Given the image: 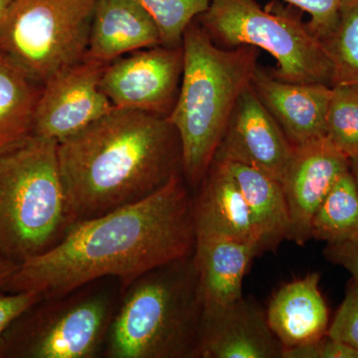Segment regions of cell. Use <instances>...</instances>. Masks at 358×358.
I'll return each instance as SVG.
<instances>
[{
	"instance_id": "cell-21",
	"label": "cell",
	"mask_w": 358,
	"mask_h": 358,
	"mask_svg": "<svg viewBox=\"0 0 358 358\" xmlns=\"http://www.w3.org/2000/svg\"><path fill=\"white\" fill-rule=\"evenodd\" d=\"M310 236L327 245L358 237V190L350 171L334 183L315 212Z\"/></svg>"
},
{
	"instance_id": "cell-18",
	"label": "cell",
	"mask_w": 358,
	"mask_h": 358,
	"mask_svg": "<svg viewBox=\"0 0 358 358\" xmlns=\"http://www.w3.org/2000/svg\"><path fill=\"white\" fill-rule=\"evenodd\" d=\"M257 256L258 250L251 244L212 235L196 236L192 257L203 310L227 305L243 296L244 277Z\"/></svg>"
},
{
	"instance_id": "cell-14",
	"label": "cell",
	"mask_w": 358,
	"mask_h": 358,
	"mask_svg": "<svg viewBox=\"0 0 358 358\" xmlns=\"http://www.w3.org/2000/svg\"><path fill=\"white\" fill-rule=\"evenodd\" d=\"M251 86L293 147L326 136L333 87L282 81L260 67L254 74Z\"/></svg>"
},
{
	"instance_id": "cell-8",
	"label": "cell",
	"mask_w": 358,
	"mask_h": 358,
	"mask_svg": "<svg viewBox=\"0 0 358 358\" xmlns=\"http://www.w3.org/2000/svg\"><path fill=\"white\" fill-rule=\"evenodd\" d=\"M98 0H13L0 28V52L36 83L81 62Z\"/></svg>"
},
{
	"instance_id": "cell-28",
	"label": "cell",
	"mask_w": 358,
	"mask_h": 358,
	"mask_svg": "<svg viewBox=\"0 0 358 358\" xmlns=\"http://www.w3.org/2000/svg\"><path fill=\"white\" fill-rule=\"evenodd\" d=\"M282 358H358V350L326 334L305 345L285 350Z\"/></svg>"
},
{
	"instance_id": "cell-10",
	"label": "cell",
	"mask_w": 358,
	"mask_h": 358,
	"mask_svg": "<svg viewBox=\"0 0 358 358\" xmlns=\"http://www.w3.org/2000/svg\"><path fill=\"white\" fill-rule=\"evenodd\" d=\"M105 63L86 57L42 86L32 134L59 141L78 133L115 109L103 93Z\"/></svg>"
},
{
	"instance_id": "cell-22",
	"label": "cell",
	"mask_w": 358,
	"mask_h": 358,
	"mask_svg": "<svg viewBox=\"0 0 358 358\" xmlns=\"http://www.w3.org/2000/svg\"><path fill=\"white\" fill-rule=\"evenodd\" d=\"M322 43L333 63L334 86L358 85V0H345Z\"/></svg>"
},
{
	"instance_id": "cell-31",
	"label": "cell",
	"mask_w": 358,
	"mask_h": 358,
	"mask_svg": "<svg viewBox=\"0 0 358 358\" xmlns=\"http://www.w3.org/2000/svg\"><path fill=\"white\" fill-rule=\"evenodd\" d=\"M13 1V0H0V28L3 24V21L6 20L9 7H10Z\"/></svg>"
},
{
	"instance_id": "cell-30",
	"label": "cell",
	"mask_w": 358,
	"mask_h": 358,
	"mask_svg": "<svg viewBox=\"0 0 358 358\" xmlns=\"http://www.w3.org/2000/svg\"><path fill=\"white\" fill-rule=\"evenodd\" d=\"M18 267L20 264L0 255V289L6 286Z\"/></svg>"
},
{
	"instance_id": "cell-15",
	"label": "cell",
	"mask_w": 358,
	"mask_h": 358,
	"mask_svg": "<svg viewBox=\"0 0 358 358\" xmlns=\"http://www.w3.org/2000/svg\"><path fill=\"white\" fill-rule=\"evenodd\" d=\"M193 196L196 236L212 235L255 246L258 242L241 189L223 164L212 162Z\"/></svg>"
},
{
	"instance_id": "cell-17",
	"label": "cell",
	"mask_w": 358,
	"mask_h": 358,
	"mask_svg": "<svg viewBox=\"0 0 358 358\" xmlns=\"http://www.w3.org/2000/svg\"><path fill=\"white\" fill-rule=\"evenodd\" d=\"M320 275L287 282L268 303V326L285 350L322 338L329 327V308L320 289Z\"/></svg>"
},
{
	"instance_id": "cell-11",
	"label": "cell",
	"mask_w": 358,
	"mask_h": 358,
	"mask_svg": "<svg viewBox=\"0 0 358 358\" xmlns=\"http://www.w3.org/2000/svg\"><path fill=\"white\" fill-rule=\"evenodd\" d=\"M293 150L250 85L238 99L214 160L254 167L282 183Z\"/></svg>"
},
{
	"instance_id": "cell-19",
	"label": "cell",
	"mask_w": 358,
	"mask_h": 358,
	"mask_svg": "<svg viewBox=\"0 0 358 358\" xmlns=\"http://www.w3.org/2000/svg\"><path fill=\"white\" fill-rule=\"evenodd\" d=\"M218 162L229 171L243 193L255 229L259 255L277 251L282 242L288 240L289 232V209L282 183L254 167Z\"/></svg>"
},
{
	"instance_id": "cell-5",
	"label": "cell",
	"mask_w": 358,
	"mask_h": 358,
	"mask_svg": "<svg viewBox=\"0 0 358 358\" xmlns=\"http://www.w3.org/2000/svg\"><path fill=\"white\" fill-rule=\"evenodd\" d=\"M76 223L57 141L31 134L0 150V255L20 265L54 248Z\"/></svg>"
},
{
	"instance_id": "cell-32",
	"label": "cell",
	"mask_w": 358,
	"mask_h": 358,
	"mask_svg": "<svg viewBox=\"0 0 358 358\" xmlns=\"http://www.w3.org/2000/svg\"><path fill=\"white\" fill-rule=\"evenodd\" d=\"M350 171L358 190V157L350 160Z\"/></svg>"
},
{
	"instance_id": "cell-26",
	"label": "cell",
	"mask_w": 358,
	"mask_h": 358,
	"mask_svg": "<svg viewBox=\"0 0 358 358\" xmlns=\"http://www.w3.org/2000/svg\"><path fill=\"white\" fill-rule=\"evenodd\" d=\"M292 6L298 7L310 15L308 23L310 30L320 40H324L333 31L339 11L345 0H284Z\"/></svg>"
},
{
	"instance_id": "cell-7",
	"label": "cell",
	"mask_w": 358,
	"mask_h": 358,
	"mask_svg": "<svg viewBox=\"0 0 358 358\" xmlns=\"http://www.w3.org/2000/svg\"><path fill=\"white\" fill-rule=\"evenodd\" d=\"M219 46H251L277 62L273 76L292 83L334 87V68L322 40L296 16L264 9L256 0H211L196 20Z\"/></svg>"
},
{
	"instance_id": "cell-2",
	"label": "cell",
	"mask_w": 358,
	"mask_h": 358,
	"mask_svg": "<svg viewBox=\"0 0 358 358\" xmlns=\"http://www.w3.org/2000/svg\"><path fill=\"white\" fill-rule=\"evenodd\" d=\"M61 176L77 222L150 196L182 176L169 117L115 109L58 143Z\"/></svg>"
},
{
	"instance_id": "cell-25",
	"label": "cell",
	"mask_w": 358,
	"mask_h": 358,
	"mask_svg": "<svg viewBox=\"0 0 358 358\" xmlns=\"http://www.w3.org/2000/svg\"><path fill=\"white\" fill-rule=\"evenodd\" d=\"M327 334L358 350V282L355 280L348 284L345 299Z\"/></svg>"
},
{
	"instance_id": "cell-1",
	"label": "cell",
	"mask_w": 358,
	"mask_h": 358,
	"mask_svg": "<svg viewBox=\"0 0 358 358\" xmlns=\"http://www.w3.org/2000/svg\"><path fill=\"white\" fill-rule=\"evenodd\" d=\"M195 243L193 196L178 176L140 201L79 221L54 248L20 264L0 291L54 298L113 278L122 293L145 273L192 256Z\"/></svg>"
},
{
	"instance_id": "cell-9",
	"label": "cell",
	"mask_w": 358,
	"mask_h": 358,
	"mask_svg": "<svg viewBox=\"0 0 358 358\" xmlns=\"http://www.w3.org/2000/svg\"><path fill=\"white\" fill-rule=\"evenodd\" d=\"M183 72L182 45L131 52L106 66L101 86L117 110L169 117Z\"/></svg>"
},
{
	"instance_id": "cell-27",
	"label": "cell",
	"mask_w": 358,
	"mask_h": 358,
	"mask_svg": "<svg viewBox=\"0 0 358 358\" xmlns=\"http://www.w3.org/2000/svg\"><path fill=\"white\" fill-rule=\"evenodd\" d=\"M42 299L43 296L37 292H0V357L3 355V336L7 329Z\"/></svg>"
},
{
	"instance_id": "cell-12",
	"label": "cell",
	"mask_w": 358,
	"mask_h": 358,
	"mask_svg": "<svg viewBox=\"0 0 358 358\" xmlns=\"http://www.w3.org/2000/svg\"><path fill=\"white\" fill-rule=\"evenodd\" d=\"M350 171V159L327 136L294 145L282 185L289 215V241L312 239V221L334 183Z\"/></svg>"
},
{
	"instance_id": "cell-13",
	"label": "cell",
	"mask_w": 358,
	"mask_h": 358,
	"mask_svg": "<svg viewBox=\"0 0 358 358\" xmlns=\"http://www.w3.org/2000/svg\"><path fill=\"white\" fill-rule=\"evenodd\" d=\"M265 310L242 296L202 312L196 358H282Z\"/></svg>"
},
{
	"instance_id": "cell-16",
	"label": "cell",
	"mask_w": 358,
	"mask_h": 358,
	"mask_svg": "<svg viewBox=\"0 0 358 358\" xmlns=\"http://www.w3.org/2000/svg\"><path fill=\"white\" fill-rule=\"evenodd\" d=\"M162 45L157 25L134 0H98L86 57L110 64L124 54Z\"/></svg>"
},
{
	"instance_id": "cell-29",
	"label": "cell",
	"mask_w": 358,
	"mask_h": 358,
	"mask_svg": "<svg viewBox=\"0 0 358 358\" xmlns=\"http://www.w3.org/2000/svg\"><path fill=\"white\" fill-rule=\"evenodd\" d=\"M324 256L329 262L345 268L358 282V237L341 243L327 245Z\"/></svg>"
},
{
	"instance_id": "cell-3",
	"label": "cell",
	"mask_w": 358,
	"mask_h": 358,
	"mask_svg": "<svg viewBox=\"0 0 358 358\" xmlns=\"http://www.w3.org/2000/svg\"><path fill=\"white\" fill-rule=\"evenodd\" d=\"M183 72L169 120L182 150V176L196 190L208 173L238 99L258 69V49L224 48L197 20L183 35Z\"/></svg>"
},
{
	"instance_id": "cell-23",
	"label": "cell",
	"mask_w": 358,
	"mask_h": 358,
	"mask_svg": "<svg viewBox=\"0 0 358 358\" xmlns=\"http://www.w3.org/2000/svg\"><path fill=\"white\" fill-rule=\"evenodd\" d=\"M326 136L348 159L358 157V85L333 87L327 114Z\"/></svg>"
},
{
	"instance_id": "cell-4",
	"label": "cell",
	"mask_w": 358,
	"mask_h": 358,
	"mask_svg": "<svg viewBox=\"0 0 358 358\" xmlns=\"http://www.w3.org/2000/svg\"><path fill=\"white\" fill-rule=\"evenodd\" d=\"M192 256L145 273L122 292L103 357H197L203 305Z\"/></svg>"
},
{
	"instance_id": "cell-24",
	"label": "cell",
	"mask_w": 358,
	"mask_h": 358,
	"mask_svg": "<svg viewBox=\"0 0 358 358\" xmlns=\"http://www.w3.org/2000/svg\"><path fill=\"white\" fill-rule=\"evenodd\" d=\"M155 21L162 46L182 45L188 26L206 11L211 0H134Z\"/></svg>"
},
{
	"instance_id": "cell-6",
	"label": "cell",
	"mask_w": 358,
	"mask_h": 358,
	"mask_svg": "<svg viewBox=\"0 0 358 358\" xmlns=\"http://www.w3.org/2000/svg\"><path fill=\"white\" fill-rule=\"evenodd\" d=\"M120 282L96 280L42 299L7 329L2 357L94 358L102 355L121 298Z\"/></svg>"
},
{
	"instance_id": "cell-20",
	"label": "cell",
	"mask_w": 358,
	"mask_h": 358,
	"mask_svg": "<svg viewBox=\"0 0 358 358\" xmlns=\"http://www.w3.org/2000/svg\"><path fill=\"white\" fill-rule=\"evenodd\" d=\"M41 85L0 52V150L32 134Z\"/></svg>"
}]
</instances>
